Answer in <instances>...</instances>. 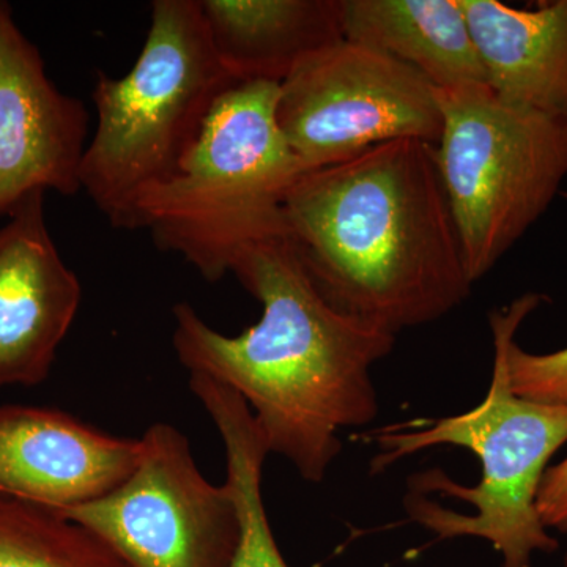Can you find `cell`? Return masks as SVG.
I'll return each mask as SVG.
<instances>
[{"label": "cell", "instance_id": "obj_1", "mask_svg": "<svg viewBox=\"0 0 567 567\" xmlns=\"http://www.w3.org/2000/svg\"><path fill=\"white\" fill-rule=\"evenodd\" d=\"M229 271L262 305L259 322L226 336L177 305L175 353L189 374L240 394L270 453L320 483L341 454L339 432L375 420L371 371L393 352L395 334L328 303L289 233L241 245Z\"/></svg>", "mask_w": 567, "mask_h": 567}, {"label": "cell", "instance_id": "obj_14", "mask_svg": "<svg viewBox=\"0 0 567 567\" xmlns=\"http://www.w3.org/2000/svg\"><path fill=\"white\" fill-rule=\"evenodd\" d=\"M346 40L390 55L436 89L486 84L461 0H342Z\"/></svg>", "mask_w": 567, "mask_h": 567}, {"label": "cell", "instance_id": "obj_19", "mask_svg": "<svg viewBox=\"0 0 567 567\" xmlns=\"http://www.w3.org/2000/svg\"><path fill=\"white\" fill-rule=\"evenodd\" d=\"M565 567H567V555H566V558H565Z\"/></svg>", "mask_w": 567, "mask_h": 567}, {"label": "cell", "instance_id": "obj_3", "mask_svg": "<svg viewBox=\"0 0 567 567\" xmlns=\"http://www.w3.org/2000/svg\"><path fill=\"white\" fill-rule=\"evenodd\" d=\"M544 300L528 293L488 316L494 334V372L484 401L462 415L410 429L388 425L374 432L380 453L372 473L439 445L475 453L483 476L465 487L442 470L410 477L406 514L439 539L473 536L486 539L502 555V567H532L536 551L554 554L559 544L537 513V494L548 462L567 442V405L540 404L511 390L506 341Z\"/></svg>", "mask_w": 567, "mask_h": 567}, {"label": "cell", "instance_id": "obj_7", "mask_svg": "<svg viewBox=\"0 0 567 567\" xmlns=\"http://www.w3.org/2000/svg\"><path fill=\"white\" fill-rule=\"evenodd\" d=\"M278 122L303 173L385 142L439 144L443 118L423 74L364 44L341 40L279 84Z\"/></svg>", "mask_w": 567, "mask_h": 567}, {"label": "cell", "instance_id": "obj_6", "mask_svg": "<svg viewBox=\"0 0 567 567\" xmlns=\"http://www.w3.org/2000/svg\"><path fill=\"white\" fill-rule=\"evenodd\" d=\"M435 162L466 274L486 276L547 212L567 175V122L518 106L487 84L436 89Z\"/></svg>", "mask_w": 567, "mask_h": 567}, {"label": "cell", "instance_id": "obj_2", "mask_svg": "<svg viewBox=\"0 0 567 567\" xmlns=\"http://www.w3.org/2000/svg\"><path fill=\"white\" fill-rule=\"evenodd\" d=\"M282 216L324 300L390 333L435 322L472 292L427 142H385L301 174Z\"/></svg>", "mask_w": 567, "mask_h": 567}, {"label": "cell", "instance_id": "obj_13", "mask_svg": "<svg viewBox=\"0 0 567 567\" xmlns=\"http://www.w3.org/2000/svg\"><path fill=\"white\" fill-rule=\"evenodd\" d=\"M213 50L235 82L281 84L344 40L342 0H199Z\"/></svg>", "mask_w": 567, "mask_h": 567}, {"label": "cell", "instance_id": "obj_9", "mask_svg": "<svg viewBox=\"0 0 567 567\" xmlns=\"http://www.w3.org/2000/svg\"><path fill=\"white\" fill-rule=\"evenodd\" d=\"M89 115L55 87L39 48L0 0V216L32 194L81 192Z\"/></svg>", "mask_w": 567, "mask_h": 567}, {"label": "cell", "instance_id": "obj_4", "mask_svg": "<svg viewBox=\"0 0 567 567\" xmlns=\"http://www.w3.org/2000/svg\"><path fill=\"white\" fill-rule=\"evenodd\" d=\"M238 82L213 50L199 0H155L151 28L123 78L99 71L96 128L81 189L118 229H136L144 194L177 171L216 102Z\"/></svg>", "mask_w": 567, "mask_h": 567}, {"label": "cell", "instance_id": "obj_12", "mask_svg": "<svg viewBox=\"0 0 567 567\" xmlns=\"http://www.w3.org/2000/svg\"><path fill=\"white\" fill-rule=\"evenodd\" d=\"M486 84L507 102L567 122V0L516 9L461 0Z\"/></svg>", "mask_w": 567, "mask_h": 567}, {"label": "cell", "instance_id": "obj_10", "mask_svg": "<svg viewBox=\"0 0 567 567\" xmlns=\"http://www.w3.org/2000/svg\"><path fill=\"white\" fill-rule=\"evenodd\" d=\"M80 303V279L48 229L44 193L32 194L0 227V388L48 379Z\"/></svg>", "mask_w": 567, "mask_h": 567}, {"label": "cell", "instance_id": "obj_5", "mask_svg": "<svg viewBox=\"0 0 567 567\" xmlns=\"http://www.w3.org/2000/svg\"><path fill=\"white\" fill-rule=\"evenodd\" d=\"M279 84H235L205 118L181 166L142 196L136 229L181 254L207 281L256 238L287 233L282 205L303 173L278 122Z\"/></svg>", "mask_w": 567, "mask_h": 567}, {"label": "cell", "instance_id": "obj_17", "mask_svg": "<svg viewBox=\"0 0 567 567\" xmlns=\"http://www.w3.org/2000/svg\"><path fill=\"white\" fill-rule=\"evenodd\" d=\"M516 333L506 341V365L511 390L528 401L567 405V349L547 354L525 352Z\"/></svg>", "mask_w": 567, "mask_h": 567}, {"label": "cell", "instance_id": "obj_11", "mask_svg": "<svg viewBox=\"0 0 567 567\" xmlns=\"http://www.w3.org/2000/svg\"><path fill=\"white\" fill-rule=\"evenodd\" d=\"M140 439L99 431L61 410L0 406V494L65 511L121 486Z\"/></svg>", "mask_w": 567, "mask_h": 567}, {"label": "cell", "instance_id": "obj_16", "mask_svg": "<svg viewBox=\"0 0 567 567\" xmlns=\"http://www.w3.org/2000/svg\"><path fill=\"white\" fill-rule=\"evenodd\" d=\"M0 567H132L59 511L0 494Z\"/></svg>", "mask_w": 567, "mask_h": 567}, {"label": "cell", "instance_id": "obj_15", "mask_svg": "<svg viewBox=\"0 0 567 567\" xmlns=\"http://www.w3.org/2000/svg\"><path fill=\"white\" fill-rule=\"evenodd\" d=\"M189 390L210 415L224 443L226 484L240 520V544L229 567H290L265 511L262 473L270 447L256 416L240 394L212 377L189 374Z\"/></svg>", "mask_w": 567, "mask_h": 567}, {"label": "cell", "instance_id": "obj_8", "mask_svg": "<svg viewBox=\"0 0 567 567\" xmlns=\"http://www.w3.org/2000/svg\"><path fill=\"white\" fill-rule=\"evenodd\" d=\"M132 567H229L240 544L233 492L197 468L188 439L153 424L132 475L110 494L61 513Z\"/></svg>", "mask_w": 567, "mask_h": 567}, {"label": "cell", "instance_id": "obj_18", "mask_svg": "<svg viewBox=\"0 0 567 567\" xmlns=\"http://www.w3.org/2000/svg\"><path fill=\"white\" fill-rule=\"evenodd\" d=\"M537 513L544 527L567 532V457L548 466L537 494Z\"/></svg>", "mask_w": 567, "mask_h": 567}]
</instances>
